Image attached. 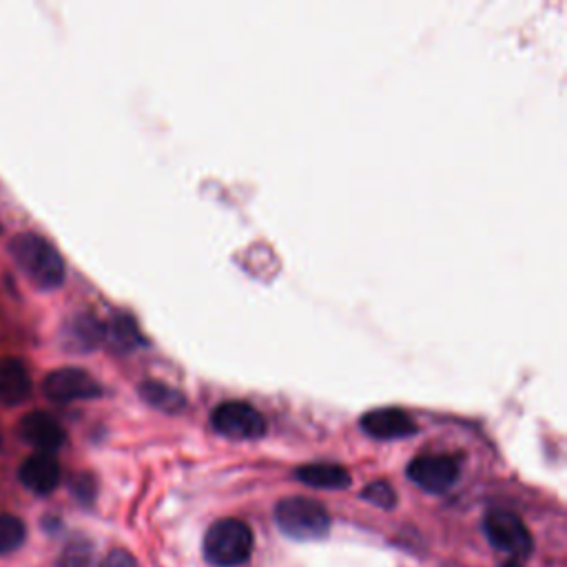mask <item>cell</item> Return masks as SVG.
Here are the masks:
<instances>
[{"instance_id": "obj_2", "label": "cell", "mask_w": 567, "mask_h": 567, "mask_svg": "<svg viewBox=\"0 0 567 567\" xmlns=\"http://www.w3.org/2000/svg\"><path fill=\"white\" fill-rule=\"evenodd\" d=\"M204 554L217 567H235L252 554V532L239 518L213 523L204 536Z\"/></svg>"}, {"instance_id": "obj_10", "label": "cell", "mask_w": 567, "mask_h": 567, "mask_svg": "<svg viewBox=\"0 0 567 567\" xmlns=\"http://www.w3.org/2000/svg\"><path fill=\"white\" fill-rule=\"evenodd\" d=\"M18 476L20 483L33 494H49L60 483V463L53 454L35 452L22 461Z\"/></svg>"}, {"instance_id": "obj_8", "label": "cell", "mask_w": 567, "mask_h": 567, "mask_svg": "<svg viewBox=\"0 0 567 567\" xmlns=\"http://www.w3.org/2000/svg\"><path fill=\"white\" fill-rule=\"evenodd\" d=\"M18 434L24 443L35 447V452H44V454H53L66 441V432L60 425V421L44 410L27 412L18 421Z\"/></svg>"}, {"instance_id": "obj_17", "label": "cell", "mask_w": 567, "mask_h": 567, "mask_svg": "<svg viewBox=\"0 0 567 567\" xmlns=\"http://www.w3.org/2000/svg\"><path fill=\"white\" fill-rule=\"evenodd\" d=\"M361 496H363L365 501H370L372 505L383 507V509H390V507H394V503H396V494H394L392 485H390V483H385V481L368 483V485L363 487Z\"/></svg>"}, {"instance_id": "obj_11", "label": "cell", "mask_w": 567, "mask_h": 567, "mask_svg": "<svg viewBox=\"0 0 567 567\" xmlns=\"http://www.w3.org/2000/svg\"><path fill=\"white\" fill-rule=\"evenodd\" d=\"M31 394V377L20 359H0V405H20Z\"/></svg>"}, {"instance_id": "obj_18", "label": "cell", "mask_w": 567, "mask_h": 567, "mask_svg": "<svg viewBox=\"0 0 567 567\" xmlns=\"http://www.w3.org/2000/svg\"><path fill=\"white\" fill-rule=\"evenodd\" d=\"M91 560V545L84 540L69 543L60 554V567H86Z\"/></svg>"}, {"instance_id": "obj_13", "label": "cell", "mask_w": 567, "mask_h": 567, "mask_svg": "<svg viewBox=\"0 0 567 567\" xmlns=\"http://www.w3.org/2000/svg\"><path fill=\"white\" fill-rule=\"evenodd\" d=\"M295 476L310 485V487H321V489H341L350 485V474L346 467L337 463H308L295 470Z\"/></svg>"}, {"instance_id": "obj_6", "label": "cell", "mask_w": 567, "mask_h": 567, "mask_svg": "<svg viewBox=\"0 0 567 567\" xmlns=\"http://www.w3.org/2000/svg\"><path fill=\"white\" fill-rule=\"evenodd\" d=\"M42 392L53 403H71V401L100 396L102 385L86 370L69 365V368L51 370L42 381Z\"/></svg>"}, {"instance_id": "obj_16", "label": "cell", "mask_w": 567, "mask_h": 567, "mask_svg": "<svg viewBox=\"0 0 567 567\" xmlns=\"http://www.w3.org/2000/svg\"><path fill=\"white\" fill-rule=\"evenodd\" d=\"M27 538L24 523L7 512H0V554L16 551Z\"/></svg>"}, {"instance_id": "obj_3", "label": "cell", "mask_w": 567, "mask_h": 567, "mask_svg": "<svg viewBox=\"0 0 567 567\" xmlns=\"http://www.w3.org/2000/svg\"><path fill=\"white\" fill-rule=\"evenodd\" d=\"M275 518L279 529L295 540H317L326 536L330 516L326 507L306 496H288L277 503Z\"/></svg>"}, {"instance_id": "obj_4", "label": "cell", "mask_w": 567, "mask_h": 567, "mask_svg": "<svg viewBox=\"0 0 567 567\" xmlns=\"http://www.w3.org/2000/svg\"><path fill=\"white\" fill-rule=\"evenodd\" d=\"M210 427L235 441H252L266 434L261 412L246 401H224L210 414Z\"/></svg>"}, {"instance_id": "obj_20", "label": "cell", "mask_w": 567, "mask_h": 567, "mask_svg": "<svg viewBox=\"0 0 567 567\" xmlns=\"http://www.w3.org/2000/svg\"><path fill=\"white\" fill-rule=\"evenodd\" d=\"M73 487H75V494L80 496V498H91V494H93V478L91 476H78L75 478V483H73Z\"/></svg>"}, {"instance_id": "obj_14", "label": "cell", "mask_w": 567, "mask_h": 567, "mask_svg": "<svg viewBox=\"0 0 567 567\" xmlns=\"http://www.w3.org/2000/svg\"><path fill=\"white\" fill-rule=\"evenodd\" d=\"M104 341L117 352H128L140 343V330L131 315L117 312L111 317V321L104 326Z\"/></svg>"}, {"instance_id": "obj_12", "label": "cell", "mask_w": 567, "mask_h": 567, "mask_svg": "<svg viewBox=\"0 0 567 567\" xmlns=\"http://www.w3.org/2000/svg\"><path fill=\"white\" fill-rule=\"evenodd\" d=\"M64 337H66V346L71 350L89 352L104 341V323L97 321L93 315L82 312V315L71 317V321L66 323Z\"/></svg>"}, {"instance_id": "obj_21", "label": "cell", "mask_w": 567, "mask_h": 567, "mask_svg": "<svg viewBox=\"0 0 567 567\" xmlns=\"http://www.w3.org/2000/svg\"><path fill=\"white\" fill-rule=\"evenodd\" d=\"M503 567H520L518 563H507V565H503Z\"/></svg>"}, {"instance_id": "obj_5", "label": "cell", "mask_w": 567, "mask_h": 567, "mask_svg": "<svg viewBox=\"0 0 567 567\" xmlns=\"http://www.w3.org/2000/svg\"><path fill=\"white\" fill-rule=\"evenodd\" d=\"M485 534L496 549L514 558H525L532 554V534L514 512L492 509L485 516Z\"/></svg>"}, {"instance_id": "obj_19", "label": "cell", "mask_w": 567, "mask_h": 567, "mask_svg": "<svg viewBox=\"0 0 567 567\" xmlns=\"http://www.w3.org/2000/svg\"><path fill=\"white\" fill-rule=\"evenodd\" d=\"M100 567H137V560H135L133 554H128L126 549H111V551L102 558Z\"/></svg>"}, {"instance_id": "obj_7", "label": "cell", "mask_w": 567, "mask_h": 567, "mask_svg": "<svg viewBox=\"0 0 567 567\" xmlns=\"http://www.w3.org/2000/svg\"><path fill=\"white\" fill-rule=\"evenodd\" d=\"M408 476L421 489L441 494L450 489L458 478V461L450 454H421L408 465Z\"/></svg>"}, {"instance_id": "obj_1", "label": "cell", "mask_w": 567, "mask_h": 567, "mask_svg": "<svg viewBox=\"0 0 567 567\" xmlns=\"http://www.w3.org/2000/svg\"><path fill=\"white\" fill-rule=\"evenodd\" d=\"M9 252L20 272L42 290H55L64 284L66 266L58 248L42 235L24 230L11 237Z\"/></svg>"}, {"instance_id": "obj_9", "label": "cell", "mask_w": 567, "mask_h": 567, "mask_svg": "<svg viewBox=\"0 0 567 567\" xmlns=\"http://www.w3.org/2000/svg\"><path fill=\"white\" fill-rule=\"evenodd\" d=\"M361 427H363L365 434H370L374 439H381V441L403 439V436H410V434L416 432L414 421L401 408L370 410L361 416Z\"/></svg>"}, {"instance_id": "obj_15", "label": "cell", "mask_w": 567, "mask_h": 567, "mask_svg": "<svg viewBox=\"0 0 567 567\" xmlns=\"http://www.w3.org/2000/svg\"><path fill=\"white\" fill-rule=\"evenodd\" d=\"M140 396L164 412H182L186 408V399L179 390L162 383V381H144L140 385Z\"/></svg>"}]
</instances>
